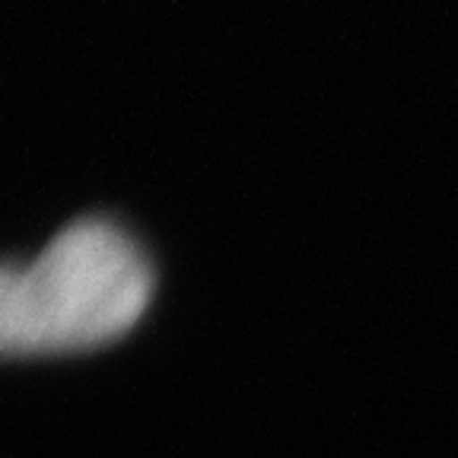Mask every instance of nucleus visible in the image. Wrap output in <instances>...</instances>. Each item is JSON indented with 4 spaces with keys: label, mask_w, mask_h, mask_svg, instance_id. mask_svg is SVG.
<instances>
[{
    "label": "nucleus",
    "mask_w": 458,
    "mask_h": 458,
    "mask_svg": "<svg viewBox=\"0 0 458 458\" xmlns=\"http://www.w3.org/2000/svg\"><path fill=\"white\" fill-rule=\"evenodd\" d=\"M153 296L143 249L102 216L64 226L32 265L0 277V341L20 357L93 351L128 335Z\"/></svg>",
    "instance_id": "nucleus-1"
}]
</instances>
